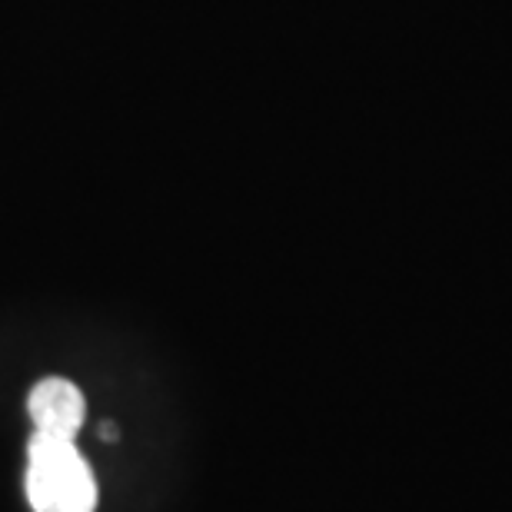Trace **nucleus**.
Instances as JSON below:
<instances>
[{"mask_svg":"<svg viewBox=\"0 0 512 512\" xmlns=\"http://www.w3.org/2000/svg\"><path fill=\"white\" fill-rule=\"evenodd\" d=\"M27 413L40 433H54L64 439H77L87 419V399L77 383L67 376H44L27 396Z\"/></svg>","mask_w":512,"mask_h":512,"instance_id":"obj_2","label":"nucleus"},{"mask_svg":"<svg viewBox=\"0 0 512 512\" xmlns=\"http://www.w3.org/2000/svg\"><path fill=\"white\" fill-rule=\"evenodd\" d=\"M24 489L34 512H97V476L77 449V439L34 429Z\"/></svg>","mask_w":512,"mask_h":512,"instance_id":"obj_1","label":"nucleus"},{"mask_svg":"<svg viewBox=\"0 0 512 512\" xmlns=\"http://www.w3.org/2000/svg\"><path fill=\"white\" fill-rule=\"evenodd\" d=\"M117 423H104L100 426V439H104V443H117Z\"/></svg>","mask_w":512,"mask_h":512,"instance_id":"obj_3","label":"nucleus"}]
</instances>
